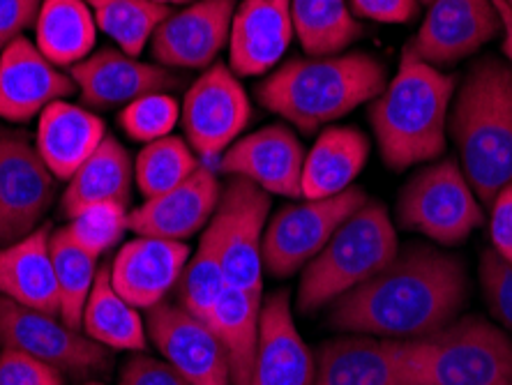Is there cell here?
<instances>
[{"mask_svg": "<svg viewBox=\"0 0 512 385\" xmlns=\"http://www.w3.org/2000/svg\"><path fill=\"white\" fill-rule=\"evenodd\" d=\"M466 293L464 263L427 245H409L381 273L337 298L328 326L349 335L416 339L457 319Z\"/></svg>", "mask_w": 512, "mask_h": 385, "instance_id": "6da1fadb", "label": "cell"}, {"mask_svg": "<svg viewBox=\"0 0 512 385\" xmlns=\"http://www.w3.org/2000/svg\"><path fill=\"white\" fill-rule=\"evenodd\" d=\"M455 83L453 74L425 63L411 44H406L397 74L370 107V123L383 164L404 171L434 162L446 153Z\"/></svg>", "mask_w": 512, "mask_h": 385, "instance_id": "7a4b0ae2", "label": "cell"}, {"mask_svg": "<svg viewBox=\"0 0 512 385\" xmlns=\"http://www.w3.org/2000/svg\"><path fill=\"white\" fill-rule=\"evenodd\" d=\"M448 132L473 192L492 203L512 183V67L499 58L478 60L450 104Z\"/></svg>", "mask_w": 512, "mask_h": 385, "instance_id": "3957f363", "label": "cell"}, {"mask_svg": "<svg viewBox=\"0 0 512 385\" xmlns=\"http://www.w3.org/2000/svg\"><path fill=\"white\" fill-rule=\"evenodd\" d=\"M386 88V67L363 51L337 56L293 58L256 90L268 111L303 134H314L376 100Z\"/></svg>", "mask_w": 512, "mask_h": 385, "instance_id": "277c9868", "label": "cell"}, {"mask_svg": "<svg viewBox=\"0 0 512 385\" xmlns=\"http://www.w3.org/2000/svg\"><path fill=\"white\" fill-rule=\"evenodd\" d=\"M393 344L413 385H512V337L485 316Z\"/></svg>", "mask_w": 512, "mask_h": 385, "instance_id": "5b68a950", "label": "cell"}, {"mask_svg": "<svg viewBox=\"0 0 512 385\" xmlns=\"http://www.w3.org/2000/svg\"><path fill=\"white\" fill-rule=\"evenodd\" d=\"M397 252L399 240L388 210L367 201L303 268L296 296L298 312L312 314L333 305L344 293L381 273Z\"/></svg>", "mask_w": 512, "mask_h": 385, "instance_id": "8992f818", "label": "cell"}, {"mask_svg": "<svg viewBox=\"0 0 512 385\" xmlns=\"http://www.w3.org/2000/svg\"><path fill=\"white\" fill-rule=\"evenodd\" d=\"M397 222L434 243L453 247L485 222V213L462 166L455 160H441L418 171L402 187Z\"/></svg>", "mask_w": 512, "mask_h": 385, "instance_id": "52a82bcc", "label": "cell"}, {"mask_svg": "<svg viewBox=\"0 0 512 385\" xmlns=\"http://www.w3.org/2000/svg\"><path fill=\"white\" fill-rule=\"evenodd\" d=\"M367 201L365 190L353 185L326 199H305L280 208L268 217L263 233V268L275 277L298 273Z\"/></svg>", "mask_w": 512, "mask_h": 385, "instance_id": "ba28073f", "label": "cell"}, {"mask_svg": "<svg viewBox=\"0 0 512 385\" xmlns=\"http://www.w3.org/2000/svg\"><path fill=\"white\" fill-rule=\"evenodd\" d=\"M180 116L187 143L203 164L215 169L250 123L252 104L238 74L227 65H213L187 90Z\"/></svg>", "mask_w": 512, "mask_h": 385, "instance_id": "9c48e42d", "label": "cell"}, {"mask_svg": "<svg viewBox=\"0 0 512 385\" xmlns=\"http://www.w3.org/2000/svg\"><path fill=\"white\" fill-rule=\"evenodd\" d=\"M270 215V194L250 180L231 178L213 222L220 231V261L227 286L261 296L263 233Z\"/></svg>", "mask_w": 512, "mask_h": 385, "instance_id": "30bf717a", "label": "cell"}, {"mask_svg": "<svg viewBox=\"0 0 512 385\" xmlns=\"http://www.w3.org/2000/svg\"><path fill=\"white\" fill-rule=\"evenodd\" d=\"M0 346L28 353L63 374L100 372L109 362V349L93 342L81 330L67 326L60 316L28 309L3 296H0Z\"/></svg>", "mask_w": 512, "mask_h": 385, "instance_id": "8fae6325", "label": "cell"}, {"mask_svg": "<svg viewBox=\"0 0 512 385\" xmlns=\"http://www.w3.org/2000/svg\"><path fill=\"white\" fill-rule=\"evenodd\" d=\"M56 194V176L24 134L0 130V243L33 233Z\"/></svg>", "mask_w": 512, "mask_h": 385, "instance_id": "7c38bea8", "label": "cell"}, {"mask_svg": "<svg viewBox=\"0 0 512 385\" xmlns=\"http://www.w3.org/2000/svg\"><path fill=\"white\" fill-rule=\"evenodd\" d=\"M150 342L162 358L192 385H233L227 353L206 321L183 305L160 303L148 309Z\"/></svg>", "mask_w": 512, "mask_h": 385, "instance_id": "4fadbf2b", "label": "cell"}, {"mask_svg": "<svg viewBox=\"0 0 512 385\" xmlns=\"http://www.w3.org/2000/svg\"><path fill=\"white\" fill-rule=\"evenodd\" d=\"M305 155L303 143L289 127L268 125L233 141L215 164V171L250 180L268 194L300 199Z\"/></svg>", "mask_w": 512, "mask_h": 385, "instance_id": "5bb4252c", "label": "cell"}, {"mask_svg": "<svg viewBox=\"0 0 512 385\" xmlns=\"http://www.w3.org/2000/svg\"><path fill=\"white\" fill-rule=\"evenodd\" d=\"M236 0H194L157 26L153 56L162 67L208 70L229 44Z\"/></svg>", "mask_w": 512, "mask_h": 385, "instance_id": "9a60e30c", "label": "cell"}, {"mask_svg": "<svg viewBox=\"0 0 512 385\" xmlns=\"http://www.w3.org/2000/svg\"><path fill=\"white\" fill-rule=\"evenodd\" d=\"M499 33L501 19L492 0H432L409 44L425 63L443 70L473 56Z\"/></svg>", "mask_w": 512, "mask_h": 385, "instance_id": "2e32d148", "label": "cell"}, {"mask_svg": "<svg viewBox=\"0 0 512 385\" xmlns=\"http://www.w3.org/2000/svg\"><path fill=\"white\" fill-rule=\"evenodd\" d=\"M222 199V187L213 166L201 164L178 187L153 199H143L141 206L127 213V229L137 236L176 240L185 243L194 233L203 231L213 220Z\"/></svg>", "mask_w": 512, "mask_h": 385, "instance_id": "e0dca14e", "label": "cell"}, {"mask_svg": "<svg viewBox=\"0 0 512 385\" xmlns=\"http://www.w3.org/2000/svg\"><path fill=\"white\" fill-rule=\"evenodd\" d=\"M77 86L70 74L49 63L37 44L24 35L0 54V118L28 123L58 100L70 97Z\"/></svg>", "mask_w": 512, "mask_h": 385, "instance_id": "ac0fdd59", "label": "cell"}, {"mask_svg": "<svg viewBox=\"0 0 512 385\" xmlns=\"http://www.w3.org/2000/svg\"><path fill=\"white\" fill-rule=\"evenodd\" d=\"M67 74L77 86L81 102L93 109H114L120 104L127 107L143 95L167 93L180 83L169 67L143 63L116 49L90 54L81 63L67 67Z\"/></svg>", "mask_w": 512, "mask_h": 385, "instance_id": "d6986e66", "label": "cell"}, {"mask_svg": "<svg viewBox=\"0 0 512 385\" xmlns=\"http://www.w3.org/2000/svg\"><path fill=\"white\" fill-rule=\"evenodd\" d=\"M190 247L176 240L137 236L118 249L109 266L111 284L137 309H153L180 282Z\"/></svg>", "mask_w": 512, "mask_h": 385, "instance_id": "ffe728a7", "label": "cell"}, {"mask_svg": "<svg viewBox=\"0 0 512 385\" xmlns=\"http://www.w3.org/2000/svg\"><path fill=\"white\" fill-rule=\"evenodd\" d=\"M293 40L291 0H243L231 21L229 65L238 77H259L280 63Z\"/></svg>", "mask_w": 512, "mask_h": 385, "instance_id": "44dd1931", "label": "cell"}, {"mask_svg": "<svg viewBox=\"0 0 512 385\" xmlns=\"http://www.w3.org/2000/svg\"><path fill=\"white\" fill-rule=\"evenodd\" d=\"M316 360L293 321L286 291L273 293L261 305L259 349L250 385H312Z\"/></svg>", "mask_w": 512, "mask_h": 385, "instance_id": "7402d4cb", "label": "cell"}, {"mask_svg": "<svg viewBox=\"0 0 512 385\" xmlns=\"http://www.w3.org/2000/svg\"><path fill=\"white\" fill-rule=\"evenodd\" d=\"M312 385H413L393 339L349 335L330 339L316 358Z\"/></svg>", "mask_w": 512, "mask_h": 385, "instance_id": "603a6c76", "label": "cell"}, {"mask_svg": "<svg viewBox=\"0 0 512 385\" xmlns=\"http://www.w3.org/2000/svg\"><path fill=\"white\" fill-rule=\"evenodd\" d=\"M0 296L37 312L60 316L49 224L37 226L17 243L0 249Z\"/></svg>", "mask_w": 512, "mask_h": 385, "instance_id": "cb8c5ba5", "label": "cell"}, {"mask_svg": "<svg viewBox=\"0 0 512 385\" xmlns=\"http://www.w3.org/2000/svg\"><path fill=\"white\" fill-rule=\"evenodd\" d=\"M104 139V120L65 100L49 104L37 120L35 148L56 180H70Z\"/></svg>", "mask_w": 512, "mask_h": 385, "instance_id": "d4e9b609", "label": "cell"}, {"mask_svg": "<svg viewBox=\"0 0 512 385\" xmlns=\"http://www.w3.org/2000/svg\"><path fill=\"white\" fill-rule=\"evenodd\" d=\"M370 160V139L356 127H326L303 166V199H326L353 187Z\"/></svg>", "mask_w": 512, "mask_h": 385, "instance_id": "484cf974", "label": "cell"}, {"mask_svg": "<svg viewBox=\"0 0 512 385\" xmlns=\"http://www.w3.org/2000/svg\"><path fill=\"white\" fill-rule=\"evenodd\" d=\"M134 162L127 148L107 134L102 146L88 157L84 166L67 180L63 194V210L67 217L100 203H120L127 206L132 199Z\"/></svg>", "mask_w": 512, "mask_h": 385, "instance_id": "4316f807", "label": "cell"}, {"mask_svg": "<svg viewBox=\"0 0 512 385\" xmlns=\"http://www.w3.org/2000/svg\"><path fill=\"white\" fill-rule=\"evenodd\" d=\"M261 305V296L227 286L208 319V326L227 353L233 385H250L259 349Z\"/></svg>", "mask_w": 512, "mask_h": 385, "instance_id": "83f0119b", "label": "cell"}, {"mask_svg": "<svg viewBox=\"0 0 512 385\" xmlns=\"http://www.w3.org/2000/svg\"><path fill=\"white\" fill-rule=\"evenodd\" d=\"M35 40L42 56L56 67L86 60L97 40V24L86 0H42Z\"/></svg>", "mask_w": 512, "mask_h": 385, "instance_id": "f1b7e54d", "label": "cell"}, {"mask_svg": "<svg viewBox=\"0 0 512 385\" xmlns=\"http://www.w3.org/2000/svg\"><path fill=\"white\" fill-rule=\"evenodd\" d=\"M81 332L111 351L146 349V328H143L139 309L132 307L114 289L109 266L100 268L95 277L93 291L81 316Z\"/></svg>", "mask_w": 512, "mask_h": 385, "instance_id": "f546056e", "label": "cell"}, {"mask_svg": "<svg viewBox=\"0 0 512 385\" xmlns=\"http://www.w3.org/2000/svg\"><path fill=\"white\" fill-rule=\"evenodd\" d=\"M293 33L307 56H337L363 37L349 0H291Z\"/></svg>", "mask_w": 512, "mask_h": 385, "instance_id": "4dcf8cb0", "label": "cell"}, {"mask_svg": "<svg viewBox=\"0 0 512 385\" xmlns=\"http://www.w3.org/2000/svg\"><path fill=\"white\" fill-rule=\"evenodd\" d=\"M51 259H54L58 296H60V319L67 326L81 330V316H84L86 300L93 291L95 277L100 273L97 256L81 249L70 231H51Z\"/></svg>", "mask_w": 512, "mask_h": 385, "instance_id": "1f68e13d", "label": "cell"}, {"mask_svg": "<svg viewBox=\"0 0 512 385\" xmlns=\"http://www.w3.org/2000/svg\"><path fill=\"white\" fill-rule=\"evenodd\" d=\"M97 28H102L120 51L137 58L143 47L153 40L157 26L169 17L167 5L150 0H86Z\"/></svg>", "mask_w": 512, "mask_h": 385, "instance_id": "d6a6232c", "label": "cell"}, {"mask_svg": "<svg viewBox=\"0 0 512 385\" xmlns=\"http://www.w3.org/2000/svg\"><path fill=\"white\" fill-rule=\"evenodd\" d=\"M224 289H227V279H224L220 261V231L210 220L201 233L197 252L190 254V261L178 282L180 305L208 323Z\"/></svg>", "mask_w": 512, "mask_h": 385, "instance_id": "836d02e7", "label": "cell"}, {"mask_svg": "<svg viewBox=\"0 0 512 385\" xmlns=\"http://www.w3.org/2000/svg\"><path fill=\"white\" fill-rule=\"evenodd\" d=\"M203 162L194 153L190 143L180 137L150 141L141 148L134 160V183H137L143 199H153L178 187L192 176Z\"/></svg>", "mask_w": 512, "mask_h": 385, "instance_id": "e575fe53", "label": "cell"}, {"mask_svg": "<svg viewBox=\"0 0 512 385\" xmlns=\"http://www.w3.org/2000/svg\"><path fill=\"white\" fill-rule=\"evenodd\" d=\"M127 206L120 203H100V206L81 210L79 215L70 217L65 226L81 249L100 259L104 252L114 249L127 229Z\"/></svg>", "mask_w": 512, "mask_h": 385, "instance_id": "d590c367", "label": "cell"}, {"mask_svg": "<svg viewBox=\"0 0 512 385\" xmlns=\"http://www.w3.org/2000/svg\"><path fill=\"white\" fill-rule=\"evenodd\" d=\"M118 120L127 137L150 143L169 137L180 120V104L169 93H150L123 107Z\"/></svg>", "mask_w": 512, "mask_h": 385, "instance_id": "8d00e7d4", "label": "cell"}, {"mask_svg": "<svg viewBox=\"0 0 512 385\" xmlns=\"http://www.w3.org/2000/svg\"><path fill=\"white\" fill-rule=\"evenodd\" d=\"M480 284H483L489 312L512 337V266L494 249H487L480 259Z\"/></svg>", "mask_w": 512, "mask_h": 385, "instance_id": "74e56055", "label": "cell"}, {"mask_svg": "<svg viewBox=\"0 0 512 385\" xmlns=\"http://www.w3.org/2000/svg\"><path fill=\"white\" fill-rule=\"evenodd\" d=\"M0 385H65L63 372L28 353L3 349L0 353Z\"/></svg>", "mask_w": 512, "mask_h": 385, "instance_id": "f35d334b", "label": "cell"}, {"mask_svg": "<svg viewBox=\"0 0 512 385\" xmlns=\"http://www.w3.org/2000/svg\"><path fill=\"white\" fill-rule=\"evenodd\" d=\"M118 385H192L167 360L134 356L123 365Z\"/></svg>", "mask_w": 512, "mask_h": 385, "instance_id": "ab89813d", "label": "cell"}, {"mask_svg": "<svg viewBox=\"0 0 512 385\" xmlns=\"http://www.w3.org/2000/svg\"><path fill=\"white\" fill-rule=\"evenodd\" d=\"M349 5L353 17L376 24H409L420 12V0H349Z\"/></svg>", "mask_w": 512, "mask_h": 385, "instance_id": "60d3db41", "label": "cell"}, {"mask_svg": "<svg viewBox=\"0 0 512 385\" xmlns=\"http://www.w3.org/2000/svg\"><path fill=\"white\" fill-rule=\"evenodd\" d=\"M489 238L492 249L512 266V183L494 196L489 203Z\"/></svg>", "mask_w": 512, "mask_h": 385, "instance_id": "b9f144b4", "label": "cell"}, {"mask_svg": "<svg viewBox=\"0 0 512 385\" xmlns=\"http://www.w3.org/2000/svg\"><path fill=\"white\" fill-rule=\"evenodd\" d=\"M42 0H0V54L12 40L35 24Z\"/></svg>", "mask_w": 512, "mask_h": 385, "instance_id": "7bdbcfd3", "label": "cell"}, {"mask_svg": "<svg viewBox=\"0 0 512 385\" xmlns=\"http://www.w3.org/2000/svg\"><path fill=\"white\" fill-rule=\"evenodd\" d=\"M496 12H499L501 19V33H503V54H506L508 63L512 67V10L503 3V0H492Z\"/></svg>", "mask_w": 512, "mask_h": 385, "instance_id": "ee69618b", "label": "cell"}, {"mask_svg": "<svg viewBox=\"0 0 512 385\" xmlns=\"http://www.w3.org/2000/svg\"><path fill=\"white\" fill-rule=\"evenodd\" d=\"M150 3H157V5H187L192 3V0H150Z\"/></svg>", "mask_w": 512, "mask_h": 385, "instance_id": "f6af8a7d", "label": "cell"}, {"mask_svg": "<svg viewBox=\"0 0 512 385\" xmlns=\"http://www.w3.org/2000/svg\"><path fill=\"white\" fill-rule=\"evenodd\" d=\"M503 3H506V5L510 7V10H512V0H503Z\"/></svg>", "mask_w": 512, "mask_h": 385, "instance_id": "bcb514c9", "label": "cell"}, {"mask_svg": "<svg viewBox=\"0 0 512 385\" xmlns=\"http://www.w3.org/2000/svg\"><path fill=\"white\" fill-rule=\"evenodd\" d=\"M420 3H427L429 5V3H432V0H420Z\"/></svg>", "mask_w": 512, "mask_h": 385, "instance_id": "7dc6e473", "label": "cell"}, {"mask_svg": "<svg viewBox=\"0 0 512 385\" xmlns=\"http://www.w3.org/2000/svg\"><path fill=\"white\" fill-rule=\"evenodd\" d=\"M88 385H102V383H88Z\"/></svg>", "mask_w": 512, "mask_h": 385, "instance_id": "c3c4849f", "label": "cell"}]
</instances>
